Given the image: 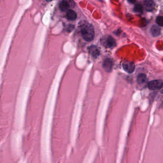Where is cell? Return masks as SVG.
<instances>
[{
    "instance_id": "obj_21",
    "label": "cell",
    "mask_w": 163,
    "mask_h": 163,
    "mask_svg": "<svg viewBox=\"0 0 163 163\" xmlns=\"http://www.w3.org/2000/svg\"><path fill=\"white\" fill-rule=\"evenodd\" d=\"M47 1H48V2H49V1H52L53 0H46Z\"/></svg>"
},
{
    "instance_id": "obj_5",
    "label": "cell",
    "mask_w": 163,
    "mask_h": 163,
    "mask_svg": "<svg viewBox=\"0 0 163 163\" xmlns=\"http://www.w3.org/2000/svg\"><path fill=\"white\" fill-rule=\"evenodd\" d=\"M148 87L151 90H158L163 87V81L161 80H155L150 82Z\"/></svg>"
},
{
    "instance_id": "obj_6",
    "label": "cell",
    "mask_w": 163,
    "mask_h": 163,
    "mask_svg": "<svg viewBox=\"0 0 163 163\" xmlns=\"http://www.w3.org/2000/svg\"><path fill=\"white\" fill-rule=\"evenodd\" d=\"M102 43L104 44V46L107 48H113L116 45V42L115 39L111 36H107L106 37H104V39L102 40Z\"/></svg>"
},
{
    "instance_id": "obj_17",
    "label": "cell",
    "mask_w": 163,
    "mask_h": 163,
    "mask_svg": "<svg viewBox=\"0 0 163 163\" xmlns=\"http://www.w3.org/2000/svg\"><path fill=\"white\" fill-rule=\"evenodd\" d=\"M66 2H67V3L69 4V5L70 6V7H72V8H74L76 5V3H75V2L74 1V0H65Z\"/></svg>"
},
{
    "instance_id": "obj_18",
    "label": "cell",
    "mask_w": 163,
    "mask_h": 163,
    "mask_svg": "<svg viewBox=\"0 0 163 163\" xmlns=\"http://www.w3.org/2000/svg\"><path fill=\"white\" fill-rule=\"evenodd\" d=\"M18 163H26V160H25V159H24V158L22 157V158H20Z\"/></svg>"
},
{
    "instance_id": "obj_12",
    "label": "cell",
    "mask_w": 163,
    "mask_h": 163,
    "mask_svg": "<svg viewBox=\"0 0 163 163\" xmlns=\"http://www.w3.org/2000/svg\"><path fill=\"white\" fill-rule=\"evenodd\" d=\"M67 19L71 21H74L76 19L77 17V14L74 11L72 10H69L66 14Z\"/></svg>"
},
{
    "instance_id": "obj_10",
    "label": "cell",
    "mask_w": 163,
    "mask_h": 163,
    "mask_svg": "<svg viewBox=\"0 0 163 163\" xmlns=\"http://www.w3.org/2000/svg\"><path fill=\"white\" fill-rule=\"evenodd\" d=\"M144 5L145 10L147 12L153 11L155 8V4L153 0H145Z\"/></svg>"
},
{
    "instance_id": "obj_19",
    "label": "cell",
    "mask_w": 163,
    "mask_h": 163,
    "mask_svg": "<svg viewBox=\"0 0 163 163\" xmlns=\"http://www.w3.org/2000/svg\"><path fill=\"white\" fill-rule=\"evenodd\" d=\"M5 138L3 139V140H1L0 141V150L1 149V147H2V145H3V144L5 142Z\"/></svg>"
},
{
    "instance_id": "obj_7",
    "label": "cell",
    "mask_w": 163,
    "mask_h": 163,
    "mask_svg": "<svg viewBox=\"0 0 163 163\" xmlns=\"http://www.w3.org/2000/svg\"><path fill=\"white\" fill-rule=\"evenodd\" d=\"M123 67L125 71L128 73H132L135 69V65L133 62L125 61L123 63Z\"/></svg>"
},
{
    "instance_id": "obj_8",
    "label": "cell",
    "mask_w": 163,
    "mask_h": 163,
    "mask_svg": "<svg viewBox=\"0 0 163 163\" xmlns=\"http://www.w3.org/2000/svg\"><path fill=\"white\" fill-rule=\"evenodd\" d=\"M113 66V62L110 58H106L103 63V68L107 72H111Z\"/></svg>"
},
{
    "instance_id": "obj_9",
    "label": "cell",
    "mask_w": 163,
    "mask_h": 163,
    "mask_svg": "<svg viewBox=\"0 0 163 163\" xmlns=\"http://www.w3.org/2000/svg\"><path fill=\"white\" fill-rule=\"evenodd\" d=\"M89 54L94 59H96L100 55V51L98 48L95 45H92L88 47Z\"/></svg>"
},
{
    "instance_id": "obj_3",
    "label": "cell",
    "mask_w": 163,
    "mask_h": 163,
    "mask_svg": "<svg viewBox=\"0 0 163 163\" xmlns=\"http://www.w3.org/2000/svg\"><path fill=\"white\" fill-rule=\"evenodd\" d=\"M23 131H11V147L12 155L16 159L21 158Z\"/></svg>"
},
{
    "instance_id": "obj_15",
    "label": "cell",
    "mask_w": 163,
    "mask_h": 163,
    "mask_svg": "<svg viewBox=\"0 0 163 163\" xmlns=\"http://www.w3.org/2000/svg\"><path fill=\"white\" fill-rule=\"evenodd\" d=\"M134 12H138L139 14H142L143 11V8L142 6L140 4H136V5L134 6Z\"/></svg>"
},
{
    "instance_id": "obj_11",
    "label": "cell",
    "mask_w": 163,
    "mask_h": 163,
    "mask_svg": "<svg viewBox=\"0 0 163 163\" xmlns=\"http://www.w3.org/2000/svg\"><path fill=\"white\" fill-rule=\"evenodd\" d=\"M150 32L151 34L153 36L156 37L159 35L160 34V29L159 27L156 26V25H153L152 26L150 29Z\"/></svg>"
},
{
    "instance_id": "obj_23",
    "label": "cell",
    "mask_w": 163,
    "mask_h": 163,
    "mask_svg": "<svg viewBox=\"0 0 163 163\" xmlns=\"http://www.w3.org/2000/svg\"><path fill=\"white\" fill-rule=\"evenodd\" d=\"M162 106H163V104H162Z\"/></svg>"
},
{
    "instance_id": "obj_20",
    "label": "cell",
    "mask_w": 163,
    "mask_h": 163,
    "mask_svg": "<svg viewBox=\"0 0 163 163\" xmlns=\"http://www.w3.org/2000/svg\"><path fill=\"white\" fill-rule=\"evenodd\" d=\"M128 1L129 3H136V0H128Z\"/></svg>"
},
{
    "instance_id": "obj_14",
    "label": "cell",
    "mask_w": 163,
    "mask_h": 163,
    "mask_svg": "<svg viewBox=\"0 0 163 163\" xmlns=\"http://www.w3.org/2000/svg\"><path fill=\"white\" fill-rule=\"evenodd\" d=\"M147 80V76L144 74H141L137 76V83L139 84H142L145 83Z\"/></svg>"
},
{
    "instance_id": "obj_13",
    "label": "cell",
    "mask_w": 163,
    "mask_h": 163,
    "mask_svg": "<svg viewBox=\"0 0 163 163\" xmlns=\"http://www.w3.org/2000/svg\"><path fill=\"white\" fill-rule=\"evenodd\" d=\"M70 7L69 4L67 3V2L63 0V1H61L60 4H59V8L62 11L65 12V11H67L68 10L69 8Z\"/></svg>"
},
{
    "instance_id": "obj_4",
    "label": "cell",
    "mask_w": 163,
    "mask_h": 163,
    "mask_svg": "<svg viewBox=\"0 0 163 163\" xmlns=\"http://www.w3.org/2000/svg\"><path fill=\"white\" fill-rule=\"evenodd\" d=\"M80 30L84 40L87 42L92 41L95 37V31L90 23L85 21L81 22L79 24Z\"/></svg>"
},
{
    "instance_id": "obj_16",
    "label": "cell",
    "mask_w": 163,
    "mask_h": 163,
    "mask_svg": "<svg viewBox=\"0 0 163 163\" xmlns=\"http://www.w3.org/2000/svg\"><path fill=\"white\" fill-rule=\"evenodd\" d=\"M156 22L159 26L163 27V17L162 16H158L156 19Z\"/></svg>"
},
{
    "instance_id": "obj_22",
    "label": "cell",
    "mask_w": 163,
    "mask_h": 163,
    "mask_svg": "<svg viewBox=\"0 0 163 163\" xmlns=\"http://www.w3.org/2000/svg\"><path fill=\"white\" fill-rule=\"evenodd\" d=\"M161 93H163V89H162V90H161Z\"/></svg>"
},
{
    "instance_id": "obj_1",
    "label": "cell",
    "mask_w": 163,
    "mask_h": 163,
    "mask_svg": "<svg viewBox=\"0 0 163 163\" xmlns=\"http://www.w3.org/2000/svg\"><path fill=\"white\" fill-rule=\"evenodd\" d=\"M28 49L21 42L11 43L0 87V124L12 125L17 96L27 69Z\"/></svg>"
},
{
    "instance_id": "obj_2",
    "label": "cell",
    "mask_w": 163,
    "mask_h": 163,
    "mask_svg": "<svg viewBox=\"0 0 163 163\" xmlns=\"http://www.w3.org/2000/svg\"><path fill=\"white\" fill-rule=\"evenodd\" d=\"M29 76V70L27 68L15 102L12 125V130H14L23 131L26 113Z\"/></svg>"
}]
</instances>
